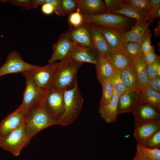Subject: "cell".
I'll return each instance as SVG.
<instances>
[{
	"label": "cell",
	"instance_id": "1",
	"mask_svg": "<svg viewBox=\"0 0 160 160\" xmlns=\"http://www.w3.org/2000/svg\"><path fill=\"white\" fill-rule=\"evenodd\" d=\"M82 64L74 60L70 55L59 62L52 89L65 91L73 87L77 80L78 70Z\"/></svg>",
	"mask_w": 160,
	"mask_h": 160
},
{
	"label": "cell",
	"instance_id": "2",
	"mask_svg": "<svg viewBox=\"0 0 160 160\" xmlns=\"http://www.w3.org/2000/svg\"><path fill=\"white\" fill-rule=\"evenodd\" d=\"M64 111L57 121V125L71 124L76 120L81 109L84 100L80 92L78 81L74 86L64 91Z\"/></svg>",
	"mask_w": 160,
	"mask_h": 160
},
{
	"label": "cell",
	"instance_id": "3",
	"mask_svg": "<svg viewBox=\"0 0 160 160\" xmlns=\"http://www.w3.org/2000/svg\"><path fill=\"white\" fill-rule=\"evenodd\" d=\"M57 120L50 116L39 104L28 110L24 122V129L28 139L30 140L45 128L57 125Z\"/></svg>",
	"mask_w": 160,
	"mask_h": 160
},
{
	"label": "cell",
	"instance_id": "4",
	"mask_svg": "<svg viewBox=\"0 0 160 160\" xmlns=\"http://www.w3.org/2000/svg\"><path fill=\"white\" fill-rule=\"evenodd\" d=\"M84 23L115 30L122 33L126 30L130 21L127 17L117 14L104 13L83 16Z\"/></svg>",
	"mask_w": 160,
	"mask_h": 160
},
{
	"label": "cell",
	"instance_id": "5",
	"mask_svg": "<svg viewBox=\"0 0 160 160\" xmlns=\"http://www.w3.org/2000/svg\"><path fill=\"white\" fill-rule=\"evenodd\" d=\"M64 91L52 89L46 94L39 105L52 117L58 119L64 111Z\"/></svg>",
	"mask_w": 160,
	"mask_h": 160
},
{
	"label": "cell",
	"instance_id": "6",
	"mask_svg": "<svg viewBox=\"0 0 160 160\" xmlns=\"http://www.w3.org/2000/svg\"><path fill=\"white\" fill-rule=\"evenodd\" d=\"M24 122L8 135L0 138V147L15 156L20 155L22 149L29 141L25 130Z\"/></svg>",
	"mask_w": 160,
	"mask_h": 160
},
{
	"label": "cell",
	"instance_id": "7",
	"mask_svg": "<svg viewBox=\"0 0 160 160\" xmlns=\"http://www.w3.org/2000/svg\"><path fill=\"white\" fill-rule=\"evenodd\" d=\"M58 62L55 61L26 72L34 79L39 88L47 92L52 89Z\"/></svg>",
	"mask_w": 160,
	"mask_h": 160
},
{
	"label": "cell",
	"instance_id": "8",
	"mask_svg": "<svg viewBox=\"0 0 160 160\" xmlns=\"http://www.w3.org/2000/svg\"><path fill=\"white\" fill-rule=\"evenodd\" d=\"M22 74L26 79V87L21 105L28 111L39 105L47 92L39 88L28 73H25Z\"/></svg>",
	"mask_w": 160,
	"mask_h": 160
},
{
	"label": "cell",
	"instance_id": "9",
	"mask_svg": "<svg viewBox=\"0 0 160 160\" xmlns=\"http://www.w3.org/2000/svg\"><path fill=\"white\" fill-rule=\"evenodd\" d=\"M38 66L25 62L18 52L12 51L8 54L5 62L0 68V77L9 74L28 72Z\"/></svg>",
	"mask_w": 160,
	"mask_h": 160
},
{
	"label": "cell",
	"instance_id": "10",
	"mask_svg": "<svg viewBox=\"0 0 160 160\" xmlns=\"http://www.w3.org/2000/svg\"><path fill=\"white\" fill-rule=\"evenodd\" d=\"M27 110L21 105L0 123V138L11 133L25 121Z\"/></svg>",
	"mask_w": 160,
	"mask_h": 160
},
{
	"label": "cell",
	"instance_id": "11",
	"mask_svg": "<svg viewBox=\"0 0 160 160\" xmlns=\"http://www.w3.org/2000/svg\"><path fill=\"white\" fill-rule=\"evenodd\" d=\"M132 112L135 124L148 122L160 121V111L152 105L138 103Z\"/></svg>",
	"mask_w": 160,
	"mask_h": 160
},
{
	"label": "cell",
	"instance_id": "12",
	"mask_svg": "<svg viewBox=\"0 0 160 160\" xmlns=\"http://www.w3.org/2000/svg\"><path fill=\"white\" fill-rule=\"evenodd\" d=\"M75 44L70 39L67 32L61 34L53 46V53L48 63L65 59L70 55Z\"/></svg>",
	"mask_w": 160,
	"mask_h": 160
},
{
	"label": "cell",
	"instance_id": "13",
	"mask_svg": "<svg viewBox=\"0 0 160 160\" xmlns=\"http://www.w3.org/2000/svg\"><path fill=\"white\" fill-rule=\"evenodd\" d=\"M71 58L77 62L89 63L95 65L100 57L93 48L81 46L75 43L70 54Z\"/></svg>",
	"mask_w": 160,
	"mask_h": 160
},
{
	"label": "cell",
	"instance_id": "14",
	"mask_svg": "<svg viewBox=\"0 0 160 160\" xmlns=\"http://www.w3.org/2000/svg\"><path fill=\"white\" fill-rule=\"evenodd\" d=\"M160 129V121L135 124L134 136L137 144L143 145Z\"/></svg>",
	"mask_w": 160,
	"mask_h": 160
},
{
	"label": "cell",
	"instance_id": "15",
	"mask_svg": "<svg viewBox=\"0 0 160 160\" xmlns=\"http://www.w3.org/2000/svg\"><path fill=\"white\" fill-rule=\"evenodd\" d=\"M67 32L73 42L82 46L93 48L89 23H84L76 28L70 27Z\"/></svg>",
	"mask_w": 160,
	"mask_h": 160
},
{
	"label": "cell",
	"instance_id": "16",
	"mask_svg": "<svg viewBox=\"0 0 160 160\" xmlns=\"http://www.w3.org/2000/svg\"><path fill=\"white\" fill-rule=\"evenodd\" d=\"M89 24L93 48L97 52L100 57L107 58L112 52V51L96 26L92 23Z\"/></svg>",
	"mask_w": 160,
	"mask_h": 160
},
{
	"label": "cell",
	"instance_id": "17",
	"mask_svg": "<svg viewBox=\"0 0 160 160\" xmlns=\"http://www.w3.org/2000/svg\"><path fill=\"white\" fill-rule=\"evenodd\" d=\"M149 22L135 23L129 31L122 33L123 42H134L140 43L143 39L149 32Z\"/></svg>",
	"mask_w": 160,
	"mask_h": 160
},
{
	"label": "cell",
	"instance_id": "18",
	"mask_svg": "<svg viewBox=\"0 0 160 160\" xmlns=\"http://www.w3.org/2000/svg\"><path fill=\"white\" fill-rule=\"evenodd\" d=\"M78 8L83 16L105 13L106 9L102 0H77Z\"/></svg>",
	"mask_w": 160,
	"mask_h": 160
},
{
	"label": "cell",
	"instance_id": "19",
	"mask_svg": "<svg viewBox=\"0 0 160 160\" xmlns=\"http://www.w3.org/2000/svg\"><path fill=\"white\" fill-rule=\"evenodd\" d=\"M139 93L129 90L119 97L117 106L119 114L132 112L138 102Z\"/></svg>",
	"mask_w": 160,
	"mask_h": 160
},
{
	"label": "cell",
	"instance_id": "20",
	"mask_svg": "<svg viewBox=\"0 0 160 160\" xmlns=\"http://www.w3.org/2000/svg\"><path fill=\"white\" fill-rule=\"evenodd\" d=\"M107 59L110 62L115 71L119 72L132 65L133 59L121 48L112 52Z\"/></svg>",
	"mask_w": 160,
	"mask_h": 160
},
{
	"label": "cell",
	"instance_id": "21",
	"mask_svg": "<svg viewBox=\"0 0 160 160\" xmlns=\"http://www.w3.org/2000/svg\"><path fill=\"white\" fill-rule=\"evenodd\" d=\"M95 25L103 36L112 52L121 48L123 43V33L113 29Z\"/></svg>",
	"mask_w": 160,
	"mask_h": 160
},
{
	"label": "cell",
	"instance_id": "22",
	"mask_svg": "<svg viewBox=\"0 0 160 160\" xmlns=\"http://www.w3.org/2000/svg\"><path fill=\"white\" fill-rule=\"evenodd\" d=\"M119 97L114 94L112 97L107 104L99 107V113L101 116L107 123L116 121L119 114L118 112V103Z\"/></svg>",
	"mask_w": 160,
	"mask_h": 160
},
{
	"label": "cell",
	"instance_id": "23",
	"mask_svg": "<svg viewBox=\"0 0 160 160\" xmlns=\"http://www.w3.org/2000/svg\"><path fill=\"white\" fill-rule=\"evenodd\" d=\"M132 65L136 71L141 91L147 86L150 80L147 70V65L143 53L133 58Z\"/></svg>",
	"mask_w": 160,
	"mask_h": 160
},
{
	"label": "cell",
	"instance_id": "24",
	"mask_svg": "<svg viewBox=\"0 0 160 160\" xmlns=\"http://www.w3.org/2000/svg\"><path fill=\"white\" fill-rule=\"evenodd\" d=\"M122 80L129 90L140 93L141 89L136 71L132 64L120 72Z\"/></svg>",
	"mask_w": 160,
	"mask_h": 160
},
{
	"label": "cell",
	"instance_id": "25",
	"mask_svg": "<svg viewBox=\"0 0 160 160\" xmlns=\"http://www.w3.org/2000/svg\"><path fill=\"white\" fill-rule=\"evenodd\" d=\"M95 65L97 78L100 83L111 79L116 72L113 66L106 58L100 57Z\"/></svg>",
	"mask_w": 160,
	"mask_h": 160
},
{
	"label": "cell",
	"instance_id": "26",
	"mask_svg": "<svg viewBox=\"0 0 160 160\" xmlns=\"http://www.w3.org/2000/svg\"><path fill=\"white\" fill-rule=\"evenodd\" d=\"M138 103L151 104L160 111V93L147 86L140 91Z\"/></svg>",
	"mask_w": 160,
	"mask_h": 160
},
{
	"label": "cell",
	"instance_id": "27",
	"mask_svg": "<svg viewBox=\"0 0 160 160\" xmlns=\"http://www.w3.org/2000/svg\"><path fill=\"white\" fill-rule=\"evenodd\" d=\"M113 14H120L125 16L135 19V23L139 24L146 23L151 18L150 16L135 8L124 5L119 10L113 12Z\"/></svg>",
	"mask_w": 160,
	"mask_h": 160
},
{
	"label": "cell",
	"instance_id": "28",
	"mask_svg": "<svg viewBox=\"0 0 160 160\" xmlns=\"http://www.w3.org/2000/svg\"><path fill=\"white\" fill-rule=\"evenodd\" d=\"M103 88L102 97L99 104V107L108 103L114 94L111 79L102 81L100 83Z\"/></svg>",
	"mask_w": 160,
	"mask_h": 160
},
{
	"label": "cell",
	"instance_id": "29",
	"mask_svg": "<svg viewBox=\"0 0 160 160\" xmlns=\"http://www.w3.org/2000/svg\"><path fill=\"white\" fill-rule=\"evenodd\" d=\"M111 80L114 93L119 97L129 90L122 80L120 72L116 71Z\"/></svg>",
	"mask_w": 160,
	"mask_h": 160
},
{
	"label": "cell",
	"instance_id": "30",
	"mask_svg": "<svg viewBox=\"0 0 160 160\" xmlns=\"http://www.w3.org/2000/svg\"><path fill=\"white\" fill-rule=\"evenodd\" d=\"M123 1L126 5L139 9L149 15L151 9L150 0H125Z\"/></svg>",
	"mask_w": 160,
	"mask_h": 160
},
{
	"label": "cell",
	"instance_id": "31",
	"mask_svg": "<svg viewBox=\"0 0 160 160\" xmlns=\"http://www.w3.org/2000/svg\"><path fill=\"white\" fill-rule=\"evenodd\" d=\"M121 48L133 58L142 53L140 43L131 42H123Z\"/></svg>",
	"mask_w": 160,
	"mask_h": 160
},
{
	"label": "cell",
	"instance_id": "32",
	"mask_svg": "<svg viewBox=\"0 0 160 160\" xmlns=\"http://www.w3.org/2000/svg\"><path fill=\"white\" fill-rule=\"evenodd\" d=\"M136 149L148 160H160V148H148L137 144Z\"/></svg>",
	"mask_w": 160,
	"mask_h": 160
},
{
	"label": "cell",
	"instance_id": "33",
	"mask_svg": "<svg viewBox=\"0 0 160 160\" xmlns=\"http://www.w3.org/2000/svg\"><path fill=\"white\" fill-rule=\"evenodd\" d=\"M107 13L112 14L113 12L120 9L124 5L123 0H104L103 1Z\"/></svg>",
	"mask_w": 160,
	"mask_h": 160
},
{
	"label": "cell",
	"instance_id": "34",
	"mask_svg": "<svg viewBox=\"0 0 160 160\" xmlns=\"http://www.w3.org/2000/svg\"><path fill=\"white\" fill-rule=\"evenodd\" d=\"M64 16L69 15L78 8L77 0H61Z\"/></svg>",
	"mask_w": 160,
	"mask_h": 160
},
{
	"label": "cell",
	"instance_id": "35",
	"mask_svg": "<svg viewBox=\"0 0 160 160\" xmlns=\"http://www.w3.org/2000/svg\"><path fill=\"white\" fill-rule=\"evenodd\" d=\"M3 3H10L12 5L21 7L26 10L33 9L32 0H0Z\"/></svg>",
	"mask_w": 160,
	"mask_h": 160
},
{
	"label": "cell",
	"instance_id": "36",
	"mask_svg": "<svg viewBox=\"0 0 160 160\" xmlns=\"http://www.w3.org/2000/svg\"><path fill=\"white\" fill-rule=\"evenodd\" d=\"M147 70L150 80L160 76V59L151 64L147 65Z\"/></svg>",
	"mask_w": 160,
	"mask_h": 160
},
{
	"label": "cell",
	"instance_id": "37",
	"mask_svg": "<svg viewBox=\"0 0 160 160\" xmlns=\"http://www.w3.org/2000/svg\"><path fill=\"white\" fill-rule=\"evenodd\" d=\"M69 21L74 28L77 27L84 23L83 16L80 12L78 8L76 11L69 15Z\"/></svg>",
	"mask_w": 160,
	"mask_h": 160
},
{
	"label": "cell",
	"instance_id": "38",
	"mask_svg": "<svg viewBox=\"0 0 160 160\" xmlns=\"http://www.w3.org/2000/svg\"><path fill=\"white\" fill-rule=\"evenodd\" d=\"M142 145L148 148H160V129L156 132L145 143Z\"/></svg>",
	"mask_w": 160,
	"mask_h": 160
},
{
	"label": "cell",
	"instance_id": "39",
	"mask_svg": "<svg viewBox=\"0 0 160 160\" xmlns=\"http://www.w3.org/2000/svg\"><path fill=\"white\" fill-rule=\"evenodd\" d=\"M151 32L148 33L142 40L140 42L142 53H145L150 51L154 47L151 44Z\"/></svg>",
	"mask_w": 160,
	"mask_h": 160
},
{
	"label": "cell",
	"instance_id": "40",
	"mask_svg": "<svg viewBox=\"0 0 160 160\" xmlns=\"http://www.w3.org/2000/svg\"><path fill=\"white\" fill-rule=\"evenodd\" d=\"M45 3L50 4L53 6L54 12L57 15L64 16L61 0H45Z\"/></svg>",
	"mask_w": 160,
	"mask_h": 160
},
{
	"label": "cell",
	"instance_id": "41",
	"mask_svg": "<svg viewBox=\"0 0 160 160\" xmlns=\"http://www.w3.org/2000/svg\"><path fill=\"white\" fill-rule=\"evenodd\" d=\"M143 54L147 65L151 64L160 59V56H157L155 53L154 47L149 52Z\"/></svg>",
	"mask_w": 160,
	"mask_h": 160
},
{
	"label": "cell",
	"instance_id": "42",
	"mask_svg": "<svg viewBox=\"0 0 160 160\" xmlns=\"http://www.w3.org/2000/svg\"><path fill=\"white\" fill-rule=\"evenodd\" d=\"M147 86L153 90L160 93V76L150 80Z\"/></svg>",
	"mask_w": 160,
	"mask_h": 160
},
{
	"label": "cell",
	"instance_id": "43",
	"mask_svg": "<svg viewBox=\"0 0 160 160\" xmlns=\"http://www.w3.org/2000/svg\"><path fill=\"white\" fill-rule=\"evenodd\" d=\"M41 11L44 14L49 15L52 13L54 12V9L50 4L45 3L42 5Z\"/></svg>",
	"mask_w": 160,
	"mask_h": 160
},
{
	"label": "cell",
	"instance_id": "44",
	"mask_svg": "<svg viewBox=\"0 0 160 160\" xmlns=\"http://www.w3.org/2000/svg\"><path fill=\"white\" fill-rule=\"evenodd\" d=\"M151 6V9L149 14L151 16L152 14L159 7H160V0H150Z\"/></svg>",
	"mask_w": 160,
	"mask_h": 160
},
{
	"label": "cell",
	"instance_id": "45",
	"mask_svg": "<svg viewBox=\"0 0 160 160\" xmlns=\"http://www.w3.org/2000/svg\"><path fill=\"white\" fill-rule=\"evenodd\" d=\"M33 9L36 8L39 6L45 3V0H32Z\"/></svg>",
	"mask_w": 160,
	"mask_h": 160
},
{
	"label": "cell",
	"instance_id": "46",
	"mask_svg": "<svg viewBox=\"0 0 160 160\" xmlns=\"http://www.w3.org/2000/svg\"><path fill=\"white\" fill-rule=\"evenodd\" d=\"M132 160H148L143 155L137 150L135 156Z\"/></svg>",
	"mask_w": 160,
	"mask_h": 160
},
{
	"label": "cell",
	"instance_id": "47",
	"mask_svg": "<svg viewBox=\"0 0 160 160\" xmlns=\"http://www.w3.org/2000/svg\"><path fill=\"white\" fill-rule=\"evenodd\" d=\"M154 32L156 36H160V19L158 21V24L156 27L154 29Z\"/></svg>",
	"mask_w": 160,
	"mask_h": 160
},
{
	"label": "cell",
	"instance_id": "48",
	"mask_svg": "<svg viewBox=\"0 0 160 160\" xmlns=\"http://www.w3.org/2000/svg\"></svg>",
	"mask_w": 160,
	"mask_h": 160
}]
</instances>
